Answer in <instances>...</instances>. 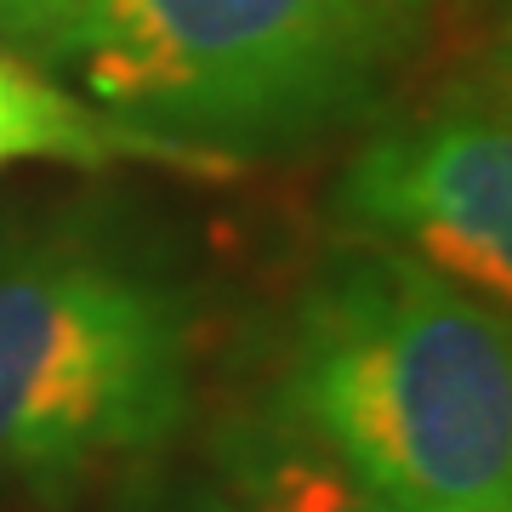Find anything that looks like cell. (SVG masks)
I'll list each match as a JSON object with an SVG mask.
<instances>
[{"label": "cell", "mask_w": 512, "mask_h": 512, "mask_svg": "<svg viewBox=\"0 0 512 512\" xmlns=\"http://www.w3.org/2000/svg\"><path fill=\"white\" fill-rule=\"evenodd\" d=\"M421 23L427 0H92L40 69L217 171L359 120Z\"/></svg>", "instance_id": "obj_2"}, {"label": "cell", "mask_w": 512, "mask_h": 512, "mask_svg": "<svg viewBox=\"0 0 512 512\" xmlns=\"http://www.w3.org/2000/svg\"><path fill=\"white\" fill-rule=\"evenodd\" d=\"M211 461L239 512H399L274 404L222 421Z\"/></svg>", "instance_id": "obj_5"}, {"label": "cell", "mask_w": 512, "mask_h": 512, "mask_svg": "<svg viewBox=\"0 0 512 512\" xmlns=\"http://www.w3.org/2000/svg\"><path fill=\"white\" fill-rule=\"evenodd\" d=\"M23 160H69V165H109V160H160V165H200L194 154L160 143L148 131L109 120L103 109L80 103L63 80L0 52V171ZM211 171V165H200Z\"/></svg>", "instance_id": "obj_6"}, {"label": "cell", "mask_w": 512, "mask_h": 512, "mask_svg": "<svg viewBox=\"0 0 512 512\" xmlns=\"http://www.w3.org/2000/svg\"><path fill=\"white\" fill-rule=\"evenodd\" d=\"M194 410L177 279L74 234L0 239V484L57 495L148 461Z\"/></svg>", "instance_id": "obj_3"}, {"label": "cell", "mask_w": 512, "mask_h": 512, "mask_svg": "<svg viewBox=\"0 0 512 512\" xmlns=\"http://www.w3.org/2000/svg\"><path fill=\"white\" fill-rule=\"evenodd\" d=\"M399 512H512L507 313L359 245L313 279L268 399Z\"/></svg>", "instance_id": "obj_1"}, {"label": "cell", "mask_w": 512, "mask_h": 512, "mask_svg": "<svg viewBox=\"0 0 512 512\" xmlns=\"http://www.w3.org/2000/svg\"><path fill=\"white\" fill-rule=\"evenodd\" d=\"M137 512H239V501L222 490V484H200V478H188V484L154 490Z\"/></svg>", "instance_id": "obj_8"}, {"label": "cell", "mask_w": 512, "mask_h": 512, "mask_svg": "<svg viewBox=\"0 0 512 512\" xmlns=\"http://www.w3.org/2000/svg\"><path fill=\"white\" fill-rule=\"evenodd\" d=\"M92 0H0V40L23 57H46L52 40L69 29Z\"/></svg>", "instance_id": "obj_7"}, {"label": "cell", "mask_w": 512, "mask_h": 512, "mask_svg": "<svg viewBox=\"0 0 512 512\" xmlns=\"http://www.w3.org/2000/svg\"><path fill=\"white\" fill-rule=\"evenodd\" d=\"M336 217L370 245L507 308L512 291V137L490 92L444 97L376 131L336 177Z\"/></svg>", "instance_id": "obj_4"}]
</instances>
